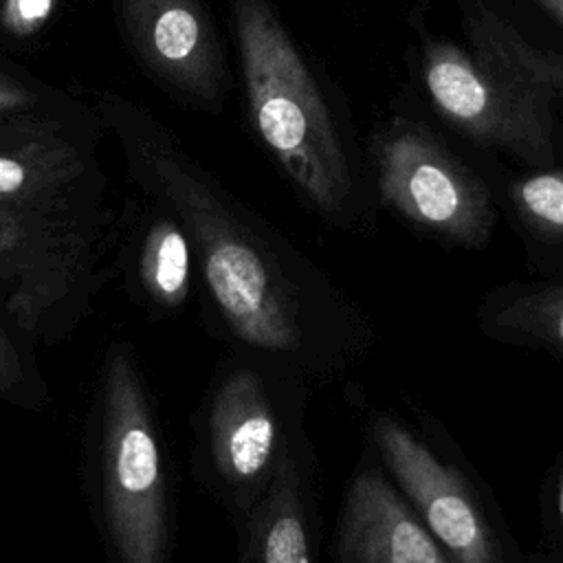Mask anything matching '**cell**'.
I'll return each instance as SVG.
<instances>
[{"instance_id": "1", "label": "cell", "mask_w": 563, "mask_h": 563, "mask_svg": "<svg viewBox=\"0 0 563 563\" xmlns=\"http://www.w3.org/2000/svg\"><path fill=\"white\" fill-rule=\"evenodd\" d=\"M145 187L185 227L211 312L246 354L310 387L345 378L376 330L363 308L288 238L158 139L130 150Z\"/></svg>"}, {"instance_id": "17", "label": "cell", "mask_w": 563, "mask_h": 563, "mask_svg": "<svg viewBox=\"0 0 563 563\" xmlns=\"http://www.w3.org/2000/svg\"><path fill=\"white\" fill-rule=\"evenodd\" d=\"M55 0H4L0 9V20L9 33L26 37L42 29V24L51 18Z\"/></svg>"}, {"instance_id": "22", "label": "cell", "mask_w": 563, "mask_h": 563, "mask_svg": "<svg viewBox=\"0 0 563 563\" xmlns=\"http://www.w3.org/2000/svg\"><path fill=\"white\" fill-rule=\"evenodd\" d=\"M561 73H563V70H561Z\"/></svg>"}, {"instance_id": "3", "label": "cell", "mask_w": 563, "mask_h": 563, "mask_svg": "<svg viewBox=\"0 0 563 563\" xmlns=\"http://www.w3.org/2000/svg\"><path fill=\"white\" fill-rule=\"evenodd\" d=\"M310 385L238 354L216 376L202 409L200 451L211 488L235 526L271 486L290 442L306 431Z\"/></svg>"}, {"instance_id": "21", "label": "cell", "mask_w": 563, "mask_h": 563, "mask_svg": "<svg viewBox=\"0 0 563 563\" xmlns=\"http://www.w3.org/2000/svg\"><path fill=\"white\" fill-rule=\"evenodd\" d=\"M541 7H545L559 22H563V0H537Z\"/></svg>"}, {"instance_id": "12", "label": "cell", "mask_w": 563, "mask_h": 563, "mask_svg": "<svg viewBox=\"0 0 563 563\" xmlns=\"http://www.w3.org/2000/svg\"><path fill=\"white\" fill-rule=\"evenodd\" d=\"M475 321L495 343L563 361V273L490 288L477 306Z\"/></svg>"}, {"instance_id": "6", "label": "cell", "mask_w": 563, "mask_h": 563, "mask_svg": "<svg viewBox=\"0 0 563 563\" xmlns=\"http://www.w3.org/2000/svg\"><path fill=\"white\" fill-rule=\"evenodd\" d=\"M372 154L380 202L411 227L466 251L490 242L497 220L490 189L431 130L394 121Z\"/></svg>"}, {"instance_id": "4", "label": "cell", "mask_w": 563, "mask_h": 563, "mask_svg": "<svg viewBox=\"0 0 563 563\" xmlns=\"http://www.w3.org/2000/svg\"><path fill=\"white\" fill-rule=\"evenodd\" d=\"M99 486L119 563H167L169 506L163 453L134 356L112 350L99 398Z\"/></svg>"}, {"instance_id": "20", "label": "cell", "mask_w": 563, "mask_h": 563, "mask_svg": "<svg viewBox=\"0 0 563 563\" xmlns=\"http://www.w3.org/2000/svg\"><path fill=\"white\" fill-rule=\"evenodd\" d=\"M26 92L22 90V86L0 77V112L4 110H13V108H20L24 101H26Z\"/></svg>"}, {"instance_id": "13", "label": "cell", "mask_w": 563, "mask_h": 563, "mask_svg": "<svg viewBox=\"0 0 563 563\" xmlns=\"http://www.w3.org/2000/svg\"><path fill=\"white\" fill-rule=\"evenodd\" d=\"M136 288L147 308L158 314L178 312L191 292L194 246L174 216L154 218L139 244Z\"/></svg>"}, {"instance_id": "9", "label": "cell", "mask_w": 563, "mask_h": 563, "mask_svg": "<svg viewBox=\"0 0 563 563\" xmlns=\"http://www.w3.org/2000/svg\"><path fill=\"white\" fill-rule=\"evenodd\" d=\"M123 20L141 62L161 81L198 101L220 97L222 51L198 0H123Z\"/></svg>"}, {"instance_id": "14", "label": "cell", "mask_w": 563, "mask_h": 563, "mask_svg": "<svg viewBox=\"0 0 563 563\" xmlns=\"http://www.w3.org/2000/svg\"><path fill=\"white\" fill-rule=\"evenodd\" d=\"M81 174L70 150H53L51 143H22L0 150V202L22 198L42 187Z\"/></svg>"}, {"instance_id": "11", "label": "cell", "mask_w": 563, "mask_h": 563, "mask_svg": "<svg viewBox=\"0 0 563 563\" xmlns=\"http://www.w3.org/2000/svg\"><path fill=\"white\" fill-rule=\"evenodd\" d=\"M466 51L482 73L512 101L554 123L552 101L561 84L556 62L530 46L486 0H460Z\"/></svg>"}, {"instance_id": "10", "label": "cell", "mask_w": 563, "mask_h": 563, "mask_svg": "<svg viewBox=\"0 0 563 563\" xmlns=\"http://www.w3.org/2000/svg\"><path fill=\"white\" fill-rule=\"evenodd\" d=\"M238 534L240 563H319L317 460L308 431L290 442Z\"/></svg>"}, {"instance_id": "15", "label": "cell", "mask_w": 563, "mask_h": 563, "mask_svg": "<svg viewBox=\"0 0 563 563\" xmlns=\"http://www.w3.org/2000/svg\"><path fill=\"white\" fill-rule=\"evenodd\" d=\"M510 200L534 240L545 246L563 244V169L537 172L515 180Z\"/></svg>"}, {"instance_id": "5", "label": "cell", "mask_w": 563, "mask_h": 563, "mask_svg": "<svg viewBox=\"0 0 563 563\" xmlns=\"http://www.w3.org/2000/svg\"><path fill=\"white\" fill-rule=\"evenodd\" d=\"M372 453L451 563H526L486 486L464 460L435 440L431 420L416 429L385 409H369Z\"/></svg>"}, {"instance_id": "2", "label": "cell", "mask_w": 563, "mask_h": 563, "mask_svg": "<svg viewBox=\"0 0 563 563\" xmlns=\"http://www.w3.org/2000/svg\"><path fill=\"white\" fill-rule=\"evenodd\" d=\"M249 112L301 200L328 224H363L350 154L323 90L271 0H229Z\"/></svg>"}, {"instance_id": "7", "label": "cell", "mask_w": 563, "mask_h": 563, "mask_svg": "<svg viewBox=\"0 0 563 563\" xmlns=\"http://www.w3.org/2000/svg\"><path fill=\"white\" fill-rule=\"evenodd\" d=\"M422 79L435 110L473 143L497 147L530 165L554 158V123L504 95L466 48L433 40L424 46Z\"/></svg>"}, {"instance_id": "18", "label": "cell", "mask_w": 563, "mask_h": 563, "mask_svg": "<svg viewBox=\"0 0 563 563\" xmlns=\"http://www.w3.org/2000/svg\"><path fill=\"white\" fill-rule=\"evenodd\" d=\"M543 521L552 545L563 552V446L556 453L543 488Z\"/></svg>"}, {"instance_id": "16", "label": "cell", "mask_w": 563, "mask_h": 563, "mask_svg": "<svg viewBox=\"0 0 563 563\" xmlns=\"http://www.w3.org/2000/svg\"><path fill=\"white\" fill-rule=\"evenodd\" d=\"M18 330L4 308H0V398L37 409L48 396L33 358L15 336Z\"/></svg>"}, {"instance_id": "8", "label": "cell", "mask_w": 563, "mask_h": 563, "mask_svg": "<svg viewBox=\"0 0 563 563\" xmlns=\"http://www.w3.org/2000/svg\"><path fill=\"white\" fill-rule=\"evenodd\" d=\"M332 563H451L378 462L352 473L339 504Z\"/></svg>"}, {"instance_id": "19", "label": "cell", "mask_w": 563, "mask_h": 563, "mask_svg": "<svg viewBox=\"0 0 563 563\" xmlns=\"http://www.w3.org/2000/svg\"><path fill=\"white\" fill-rule=\"evenodd\" d=\"M11 251H13V238H11V222L0 209V295L4 301V295L11 286Z\"/></svg>"}]
</instances>
